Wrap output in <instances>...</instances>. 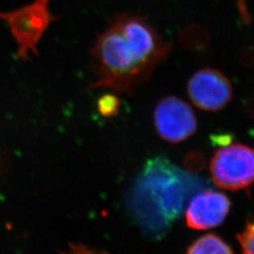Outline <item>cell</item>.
Wrapping results in <instances>:
<instances>
[{"label":"cell","mask_w":254,"mask_h":254,"mask_svg":"<svg viewBox=\"0 0 254 254\" xmlns=\"http://www.w3.org/2000/svg\"><path fill=\"white\" fill-rule=\"evenodd\" d=\"M170 51L165 42L142 16L124 13L117 16L92 47L97 81L91 88L132 93L148 79Z\"/></svg>","instance_id":"1"},{"label":"cell","mask_w":254,"mask_h":254,"mask_svg":"<svg viewBox=\"0 0 254 254\" xmlns=\"http://www.w3.org/2000/svg\"><path fill=\"white\" fill-rule=\"evenodd\" d=\"M205 182L176 167L165 156L147 161L128 198L130 215L151 238L163 237L191 195Z\"/></svg>","instance_id":"2"},{"label":"cell","mask_w":254,"mask_h":254,"mask_svg":"<svg viewBox=\"0 0 254 254\" xmlns=\"http://www.w3.org/2000/svg\"><path fill=\"white\" fill-rule=\"evenodd\" d=\"M210 173L214 183L228 190L237 191L254 182V150L243 144L226 145L216 151Z\"/></svg>","instance_id":"3"},{"label":"cell","mask_w":254,"mask_h":254,"mask_svg":"<svg viewBox=\"0 0 254 254\" xmlns=\"http://www.w3.org/2000/svg\"><path fill=\"white\" fill-rule=\"evenodd\" d=\"M50 0H34L31 4L11 12H0L18 44V56L26 60L29 52L37 55V45L53 16L49 11Z\"/></svg>","instance_id":"4"},{"label":"cell","mask_w":254,"mask_h":254,"mask_svg":"<svg viewBox=\"0 0 254 254\" xmlns=\"http://www.w3.org/2000/svg\"><path fill=\"white\" fill-rule=\"evenodd\" d=\"M154 127L159 136L172 143L182 142L195 134L198 123L190 106L175 96H167L156 105Z\"/></svg>","instance_id":"5"},{"label":"cell","mask_w":254,"mask_h":254,"mask_svg":"<svg viewBox=\"0 0 254 254\" xmlns=\"http://www.w3.org/2000/svg\"><path fill=\"white\" fill-rule=\"evenodd\" d=\"M188 92L197 108L206 111H218L224 109L232 99L233 87L221 72L205 68L191 76Z\"/></svg>","instance_id":"6"},{"label":"cell","mask_w":254,"mask_h":254,"mask_svg":"<svg viewBox=\"0 0 254 254\" xmlns=\"http://www.w3.org/2000/svg\"><path fill=\"white\" fill-rule=\"evenodd\" d=\"M230 200L220 192L207 190L197 194L190 200L187 212V225L194 230L217 227L227 217Z\"/></svg>","instance_id":"7"},{"label":"cell","mask_w":254,"mask_h":254,"mask_svg":"<svg viewBox=\"0 0 254 254\" xmlns=\"http://www.w3.org/2000/svg\"><path fill=\"white\" fill-rule=\"evenodd\" d=\"M187 254H234L231 247L220 237L209 234L197 239L189 248Z\"/></svg>","instance_id":"8"},{"label":"cell","mask_w":254,"mask_h":254,"mask_svg":"<svg viewBox=\"0 0 254 254\" xmlns=\"http://www.w3.org/2000/svg\"><path fill=\"white\" fill-rule=\"evenodd\" d=\"M98 109L102 115L106 117H112L119 112L120 101L115 95H104L98 102Z\"/></svg>","instance_id":"9"},{"label":"cell","mask_w":254,"mask_h":254,"mask_svg":"<svg viewBox=\"0 0 254 254\" xmlns=\"http://www.w3.org/2000/svg\"><path fill=\"white\" fill-rule=\"evenodd\" d=\"M243 254H254V219L250 221L238 236Z\"/></svg>","instance_id":"10"}]
</instances>
